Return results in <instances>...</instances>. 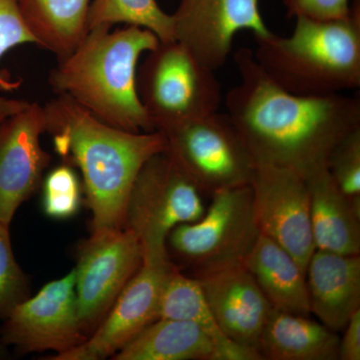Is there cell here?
Instances as JSON below:
<instances>
[{
  "instance_id": "1",
  "label": "cell",
  "mask_w": 360,
  "mask_h": 360,
  "mask_svg": "<svg viewBox=\"0 0 360 360\" xmlns=\"http://www.w3.org/2000/svg\"><path fill=\"white\" fill-rule=\"evenodd\" d=\"M238 85L224 97L255 165L288 168L305 179L328 169L329 158L348 134L360 129L359 96H298L274 84L250 49H238Z\"/></svg>"
},
{
  "instance_id": "2",
  "label": "cell",
  "mask_w": 360,
  "mask_h": 360,
  "mask_svg": "<svg viewBox=\"0 0 360 360\" xmlns=\"http://www.w3.org/2000/svg\"><path fill=\"white\" fill-rule=\"evenodd\" d=\"M44 110L45 132L51 135L54 150L82 172L92 231L124 227L134 180L151 156L167 149L165 135L116 129L63 94Z\"/></svg>"
},
{
  "instance_id": "3",
  "label": "cell",
  "mask_w": 360,
  "mask_h": 360,
  "mask_svg": "<svg viewBox=\"0 0 360 360\" xmlns=\"http://www.w3.org/2000/svg\"><path fill=\"white\" fill-rule=\"evenodd\" d=\"M160 42L143 28L125 26L111 32L110 26H97L58 60L49 85L106 124L125 131H155L137 91V65L142 54Z\"/></svg>"
},
{
  "instance_id": "4",
  "label": "cell",
  "mask_w": 360,
  "mask_h": 360,
  "mask_svg": "<svg viewBox=\"0 0 360 360\" xmlns=\"http://www.w3.org/2000/svg\"><path fill=\"white\" fill-rule=\"evenodd\" d=\"M290 37L270 32L255 37V60L281 89L298 96H324L360 86V4L347 16L317 20L296 18Z\"/></svg>"
},
{
  "instance_id": "5",
  "label": "cell",
  "mask_w": 360,
  "mask_h": 360,
  "mask_svg": "<svg viewBox=\"0 0 360 360\" xmlns=\"http://www.w3.org/2000/svg\"><path fill=\"white\" fill-rule=\"evenodd\" d=\"M259 234L250 184L226 187L212 193V202L200 219L170 231L168 257L196 278L245 264Z\"/></svg>"
},
{
  "instance_id": "6",
  "label": "cell",
  "mask_w": 360,
  "mask_h": 360,
  "mask_svg": "<svg viewBox=\"0 0 360 360\" xmlns=\"http://www.w3.org/2000/svg\"><path fill=\"white\" fill-rule=\"evenodd\" d=\"M137 91L158 131L212 115L224 101L215 71L176 40L148 52L137 70Z\"/></svg>"
},
{
  "instance_id": "7",
  "label": "cell",
  "mask_w": 360,
  "mask_h": 360,
  "mask_svg": "<svg viewBox=\"0 0 360 360\" xmlns=\"http://www.w3.org/2000/svg\"><path fill=\"white\" fill-rule=\"evenodd\" d=\"M200 189L163 150L139 170L125 210V229L141 241L143 259H167L168 234L205 212Z\"/></svg>"
},
{
  "instance_id": "8",
  "label": "cell",
  "mask_w": 360,
  "mask_h": 360,
  "mask_svg": "<svg viewBox=\"0 0 360 360\" xmlns=\"http://www.w3.org/2000/svg\"><path fill=\"white\" fill-rule=\"evenodd\" d=\"M160 132L168 155L201 193L250 184L257 165L226 112L215 111Z\"/></svg>"
},
{
  "instance_id": "9",
  "label": "cell",
  "mask_w": 360,
  "mask_h": 360,
  "mask_svg": "<svg viewBox=\"0 0 360 360\" xmlns=\"http://www.w3.org/2000/svg\"><path fill=\"white\" fill-rule=\"evenodd\" d=\"M143 262L141 241L129 229L92 231L75 267L78 317L86 338L101 326L116 298Z\"/></svg>"
},
{
  "instance_id": "10",
  "label": "cell",
  "mask_w": 360,
  "mask_h": 360,
  "mask_svg": "<svg viewBox=\"0 0 360 360\" xmlns=\"http://www.w3.org/2000/svg\"><path fill=\"white\" fill-rule=\"evenodd\" d=\"M250 187L260 233L290 253L307 272L315 251L307 179L288 168L258 165Z\"/></svg>"
},
{
  "instance_id": "11",
  "label": "cell",
  "mask_w": 360,
  "mask_h": 360,
  "mask_svg": "<svg viewBox=\"0 0 360 360\" xmlns=\"http://www.w3.org/2000/svg\"><path fill=\"white\" fill-rule=\"evenodd\" d=\"M1 340L22 354L68 352L86 340L78 317L75 270L49 283L7 315Z\"/></svg>"
},
{
  "instance_id": "12",
  "label": "cell",
  "mask_w": 360,
  "mask_h": 360,
  "mask_svg": "<svg viewBox=\"0 0 360 360\" xmlns=\"http://www.w3.org/2000/svg\"><path fill=\"white\" fill-rule=\"evenodd\" d=\"M174 266L170 258L143 259L96 330L82 345L51 359L101 360L115 356L160 319L161 290Z\"/></svg>"
},
{
  "instance_id": "13",
  "label": "cell",
  "mask_w": 360,
  "mask_h": 360,
  "mask_svg": "<svg viewBox=\"0 0 360 360\" xmlns=\"http://www.w3.org/2000/svg\"><path fill=\"white\" fill-rule=\"evenodd\" d=\"M172 18L175 40L214 71L226 63L238 32L248 30L255 37L270 32L259 0H180Z\"/></svg>"
},
{
  "instance_id": "14",
  "label": "cell",
  "mask_w": 360,
  "mask_h": 360,
  "mask_svg": "<svg viewBox=\"0 0 360 360\" xmlns=\"http://www.w3.org/2000/svg\"><path fill=\"white\" fill-rule=\"evenodd\" d=\"M44 106L30 103L0 124V221L11 224L16 210L42 182L51 158L40 143Z\"/></svg>"
},
{
  "instance_id": "15",
  "label": "cell",
  "mask_w": 360,
  "mask_h": 360,
  "mask_svg": "<svg viewBox=\"0 0 360 360\" xmlns=\"http://www.w3.org/2000/svg\"><path fill=\"white\" fill-rule=\"evenodd\" d=\"M196 279L224 335L241 347L258 352L260 338L274 307L245 265Z\"/></svg>"
},
{
  "instance_id": "16",
  "label": "cell",
  "mask_w": 360,
  "mask_h": 360,
  "mask_svg": "<svg viewBox=\"0 0 360 360\" xmlns=\"http://www.w3.org/2000/svg\"><path fill=\"white\" fill-rule=\"evenodd\" d=\"M310 314L331 330H343L360 309V257L315 250L307 269Z\"/></svg>"
},
{
  "instance_id": "17",
  "label": "cell",
  "mask_w": 360,
  "mask_h": 360,
  "mask_svg": "<svg viewBox=\"0 0 360 360\" xmlns=\"http://www.w3.org/2000/svg\"><path fill=\"white\" fill-rule=\"evenodd\" d=\"M315 250L360 255V210L336 186L328 169L307 179Z\"/></svg>"
},
{
  "instance_id": "18",
  "label": "cell",
  "mask_w": 360,
  "mask_h": 360,
  "mask_svg": "<svg viewBox=\"0 0 360 360\" xmlns=\"http://www.w3.org/2000/svg\"><path fill=\"white\" fill-rule=\"evenodd\" d=\"M243 265L255 277L274 309L310 314L307 272L276 241L260 233Z\"/></svg>"
},
{
  "instance_id": "19",
  "label": "cell",
  "mask_w": 360,
  "mask_h": 360,
  "mask_svg": "<svg viewBox=\"0 0 360 360\" xmlns=\"http://www.w3.org/2000/svg\"><path fill=\"white\" fill-rule=\"evenodd\" d=\"M340 336L309 315L274 309L260 338L258 352L269 360L338 359Z\"/></svg>"
},
{
  "instance_id": "20",
  "label": "cell",
  "mask_w": 360,
  "mask_h": 360,
  "mask_svg": "<svg viewBox=\"0 0 360 360\" xmlns=\"http://www.w3.org/2000/svg\"><path fill=\"white\" fill-rule=\"evenodd\" d=\"M158 316L193 322L217 345L224 360L262 359L257 350L241 347L224 335L198 279L182 274L176 265L168 274L161 290Z\"/></svg>"
},
{
  "instance_id": "21",
  "label": "cell",
  "mask_w": 360,
  "mask_h": 360,
  "mask_svg": "<svg viewBox=\"0 0 360 360\" xmlns=\"http://www.w3.org/2000/svg\"><path fill=\"white\" fill-rule=\"evenodd\" d=\"M115 360H224L193 322L158 319L113 357Z\"/></svg>"
},
{
  "instance_id": "22",
  "label": "cell",
  "mask_w": 360,
  "mask_h": 360,
  "mask_svg": "<svg viewBox=\"0 0 360 360\" xmlns=\"http://www.w3.org/2000/svg\"><path fill=\"white\" fill-rule=\"evenodd\" d=\"M37 45L58 60L75 51L87 33L91 0H18Z\"/></svg>"
},
{
  "instance_id": "23",
  "label": "cell",
  "mask_w": 360,
  "mask_h": 360,
  "mask_svg": "<svg viewBox=\"0 0 360 360\" xmlns=\"http://www.w3.org/2000/svg\"><path fill=\"white\" fill-rule=\"evenodd\" d=\"M118 23L149 30L160 42L175 40L172 14L165 13L156 0H91L87 32Z\"/></svg>"
},
{
  "instance_id": "24",
  "label": "cell",
  "mask_w": 360,
  "mask_h": 360,
  "mask_svg": "<svg viewBox=\"0 0 360 360\" xmlns=\"http://www.w3.org/2000/svg\"><path fill=\"white\" fill-rule=\"evenodd\" d=\"M42 184V208L53 219L75 217L82 205V184L75 167L63 162L45 175Z\"/></svg>"
},
{
  "instance_id": "25",
  "label": "cell",
  "mask_w": 360,
  "mask_h": 360,
  "mask_svg": "<svg viewBox=\"0 0 360 360\" xmlns=\"http://www.w3.org/2000/svg\"><path fill=\"white\" fill-rule=\"evenodd\" d=\"M9 225L0 221V319L28 297L30 283L14 257Z\"/></svg>"
},
{
  "instance_id": "26",
  "label": "cell",
  "mask_w": 360,
  "mask_h": 360,
  "mask_svg": "<svg viewBox=\"0 0 360 360\" xmlns=\"http://www.w3.org/2000/svg\"><path fill=\"white\" fill-rule=\"evenodd\" d=\"M328 169L338 188L360 210V129L336 146Z\"/></svg>"
},
{
  "instance_id": "27",
  "label": "cell",
  "mask_w": 360,
  "mask_h": 360,
  "mask_svg": "<svg viewBox=\"0 0 360 360\" xmlns=\"http://www.w3.org/2000/svg\"><path fill=\"white\" fill-rule=\"evenodd\" d=\"M37 44L26 25L18 0H0V59L14 47ZM9 77L0 71V79Z\"/></svg>"
},
{
  "instance_id": "28",
  "label": "cell",
  "mask_w": 360,
  "mask_h": 360,
  "mask_svg": "<svg viewBox=\"0 0 360 360\" xmlns=\"http://www.w3.org/2000/svg\"><path fill=\"white\" fill-rule=\"evenodd\" d=\"M288 16L317 20H338L350 13L349 0H283Z\"/></svg>"
},
{
  "instance_id": "29",
  "label": "cell",
  "mask_w": 360,
  "mask_h": 360,
  "mask_svg": "<svg viewBox=\"0 0 360 360\" xmlns=\"http://www.w3.org/2000/svg\"><path fill=\"white\" fill-rule=\"evenodd\" d=\"M345 335L340 340L338 359H360V309L356 310L348 321Z\"/></svg>"
},
{
  "instance_id": "30",
  "label": "cell",
  "mask_w": 360,
  "mask_h": 360,
  "mask_svg": "<svg viewBox=\"0 0 360 360\" xmlns=\"http://www.w3.org/2000/svg\"><path fill=\"white\" fill-rule=\"evenodd\" d=\"M20 84V82H14V80L11 79V77L0 79V124L9 116L25 110L30 104L26 101L8 98V97L1 96V92L11 91V90L18 89Z\"/></svg>"
},
{
  "instance_id": "31",
  "label": "cell",
  "mask_w": 360,
  "mask_h": 360,
  "mask_svg": "<svg viewBox=\"0 0 360 360\" xmlns=\"http://www.w3.org/2000/svg\"><path fill=\"white\" fill-rule=\"evenodd\" d=\"M6 343L0 340V359H4V357L6 355Z\"/></svg>"
}]
</instances>
